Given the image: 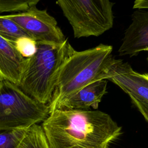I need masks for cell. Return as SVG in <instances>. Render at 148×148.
<instances>
[{
  "mask_svg": "<svg viewBox=\"0 0 148 148\" xmlns=\"http://www.w3.org/2000/svg\"><path fill=\"white\" fill-rule=\"evenodd\" d=\"M130 97L133 105L138 109L148 123V104L138 101L132 96L130 95Z\"/></svg>",
  "mask_w": 148,
  "mask_h": 148,
  "instance_id": "obj_16",
  "label": "cell"
},
{
  "mask_svg": "<svg viewBox=\"0 0 148 148\" xmlns=\"http://www.w3.org/2000/svg\"><path fill=\"white\" fill-rule=\"evenodd\" d=\"M19 148H49L41 125L35 124L28 129Z\"/></svg>",
  "mask_w": 148,
  "mask_h": 148,
  "instance_id": "obj_12",
  "label": "cell"
},
{
  "mask_svg": "<svg viewBox=\"0 0 148 148\" xmlns=\"http://www.w3.org/2000/svg\"><path fill=\"white\" fill-rule=\"evenodd\" d=\"M56 3L72 26L75 38L98 36L113 25L114 3L108 0H59Z\"/></svg>",
  "mask_w": 148,
  "mask_h": 148,
  "instance_id": "obj_5",
  "label": "cell"
},
{
  "mask_svg": "<svg viewBox=\"0 0 148 148\" xmlns=\"http://www.w3.org/2000/svg\"><path fill=\"white\" fill-rule=\"evenodd\" d=\"M112 50L111 45L103 44L83 51H76L71 45L48 104L49 112L58 109L68 98L87 85L105 80L106 71L114 58Z\"/></svg>",
  "mask_w": 148,
  "mask_h": 148,
  "instance_id": "obj_2",
  "label": "cell"
},
{
  "mask_svg": "<svg viewBox=\"0 0 148 148\" xmlns=\"http://www.w3.org/2000/svg\"><path fill=\"white\" fill-rule=\"evenodd\" d=\"M5 16L17 23L36 42L62 44L66 40L55 18L46 9L34 6L26 11Z\"/></svg>",
  "mask_w": 148,
  "mask_h": 148,
  "instance_id": "obj_6",
  "label": "cell"
},
{
  "mask_svg": "<svg viewBox=\"0 0 148 148\" xmlns=\"http://www.w3.org/2000/svg\"><path fill=\"white\" fill-rule=\"evenodd\" d=\"M27 58L24 57L15 45L0 35V80H7L20 86Z\"/></svg>",
  "mask_w": 148,
  "mask_h": 148,
  "instance_id": "obj_9",
  "label": "cell"
},
{
  "mask_svg": "<svg viewBox=\"0 0 148 148\" xmlns=\"http://www.w3.org/2000/svg\"><path fill=\"white\" fill-rule=\"evenodd\" d=\"M14 45L20 54L26 58L33 56L36 51V42L31 38H21Z\"/></svg>",
  "mask_w": 148,
  "mask_h": 148,
  "instance_id": "obj_15",
  "label": "cell"
},
{
  "mask_svg": "<svg viewBox=\"0 0 148 148\" xmlns=\"http://www.w3.org/2000/svg\"><path fill=\"white\" fill-rule=\"evenodd\" d=\"M48 105L41 103L18 86L0 80V130L28 129L49 116Z\"/></svg>",
  "mask_w": 148,
  "mask_h": 148,
  "instance_id": "obj_4",
  "label": "cell"
},
{
  "mask_svg": "<svg viewBox=\"0 0 148 148\" xmlns=\"http://www.w3.org/2000/svg\"><path fill=\"white\" fill-rule=\"evenodd\" d=\"M134 9H148V0H136L134 3Z\"/></svg>",
  "mask_w": 148,
  "mask_h": 148,
  "instance_id": "obj_17",
  "label": "cell"
},
{
  "mask_svg": "<svg viewBox=\"0 0 148 148\" xmlns=\"http://www.w3.org/2000/svg\"><path fill=\"white\" fill-rule=\"evenodd\" d=\"M147 61H148V56H147Z\"/></svg>",
  "mask_w": 148,
  "mask_h": 148,
  "instance_id": "obj_18",
  "label": "cell"
},
{
  "mask_svg": "<svg viewBox=\"0 0 148 148\" xmlns=\"http://www.w3.org/2000/svg\"><path fill=\"white\" fill-rule=\"evenodd\" d=\"M39 0H0V13L4 12H22L34 6Z\"/></svg>",
  "mask_w": 148,
  "mask_h": 148,
  "instance_id": "obj_14",
  "label": "cell"
},
{
  "mask_svg": "<svg viewBox=\"0 0 148 148\" xmlns=\"http://www.w3.org/2000/svg\"><path fill=\"white\" fill-rule=\"evenodd\" d=\"M49 148H108L121 127L97 110L57 109L41 125Z\"/></svg>",
  "mask_w": 148,
  "mask_h": 148,
  "instance_id": "obj_1",
  "label": "cell"
},
{
  "mask_svg": "<svg viewBox=\"0 0 148 148\" xmlns=\"http://www.w3.org/2000/svg\"><path fill=\"white\" fill-rule=\"evenodd\" d=\"M70 46L68 39L62 44L36 42L35 53L27 58L20 88L38 102L48 105Z\"/></svg>",
  "mask_w": 148,
  "mask_h": 148,
  "instance_id": "obj_3",
  "label": "cell"
},
{
  "mask_svg": "<svg viewBox=\"0 0 148 148\" xmlns=\"http://www.w3.org/2000/svg\"><path fill=\"white\" fill-rule=\"evenodd\" d=\"M132 22L126 29L118 52L120 56H134L148 51V12L137 9L131 16Z\"/></svg>",
  "mask_w": 148,
  "mask_h": 148,
  "instance_id": "obj_8",
  "label": "cell"
},
{
  "mask_svg": "<svg viewBox=\"0 0 148 148\" xmlns=\"http://www.w3.org/2000/svg\"><path fill=\"white\" fill-rule=\"evenodd\" d=\"M106 80L94 82L68 98L58 109L90 110L92 108L96 110L106 92Z\"/></svg>",
  "mask_w": 148,
  "mask_h": 148,
  "instance_id": "obj_10",
  "label": "cell"
},
{
  "mask_svg": "<svg viewBox=\"0 0 148 148\" xmlns=\"http://www.w3.org/2000/svg\"><path fill=\"white\" fill-rule=\"evenodd\" d=\"M27 130H0V148H19Z\"/></svg>",
  "mask_w": 148,
  "mask_h": 148,
  "instance_id": "obj_13",
  "label": "cell"
},
{
  "mask_svg": "<svg viewBox=\"0 0 148 148\" xmlns=\"http://www.w3.org/2000/svg\"><path fill=\"white\" fill-rule=\"evenodd\" d=\"M0 35L14 44L21 38H31L21 27L5 15H0Z\"/></svg>",
  "mask_w": 148,
  "mask_h": 148,
  "instance_id": "obj_11",
  "label": "cell"
},
{
  "mask_svg": "<svg viewBox=\"0 0 148 148\" xmlns=\"http://www.w3.org/2000/svg\"><path fill=\"white\" fill-rule=\"evenodd\" d=\"M105 79L117 85L128 95L148 104V73L134 71L130 65L122 60L113 58Z\"/></svg>",
  "mask_w": 148,
  "mask_h": 148,
  "instance_id": "obj_7",
  "label": "cell"
}]
</instances>
